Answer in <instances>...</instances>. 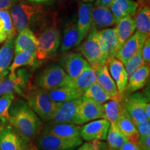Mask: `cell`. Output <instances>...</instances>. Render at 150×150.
Returning <instances> with one entry per match:
<instances>
[{
  "mask_svg": "<svg viewBox=\"0 0 150 150\" xmlns=\"http://www.w3.org/2000/svg\"><path fill=\"white\" fill-rule=\"evenodd\" d=\"M8 122L26 143L35 141L44 125L25 99L20 98L13 101L9 108Z\"/></svg>",
  "mask_w": 150,
  "mask_h": 150,
  "instance_id": "6da1fadb",
  "label": "cell"
},
{
  "mask_svg": "<svg viewBox=\"0 0 150 150\" xmlns=\"http://www.w3.org/2000/svg\"><path fill=\"white\" fill-rule=\"evenodd\" d=\"M8 11L18 32L29 29L38 33L48 24L47 11L42 4L20 0Z\"/></svg>",
  "mask_w": 150,
  "mask_h": 150,
  "instance_id": "7a4b0ae2",
  "label": "cell"
},
{
  "mask_svg": "<svg viewBox=\"0 0 150 150\" xmlns=\"http://www.w3.org/2000/svg\"><path fill=\"white\" fill-rule=\"evenodd\" d=\"M22 97L43 122L52 120L56 110L62 104L54 102L50 98L45 90L34 85L28 86Z\"/></svg>",
  "mask_w": 150,
  "mask_h": 150,
  "instance_id": "3957f363",
  "label": "cell"
},
{
  "mask_svg": "<svg viewBox=\"0 0 150 150\" xmlns=\"http://www.w3.org/2000/svg\"><path fill=\"white\" fill-rule=\"evenodd\" d=\"M36 58L46 61L54 58L61 43L60 30L55 24H47L38 32Z\"/></svg>",
  "mask_w": 150,
  "mask_h": 150,
  "instance_id": "277c9868",
  "label": "cell"
},
{
  "mask_svg": "<svg viewBox=\"0 0 150 150\" xmlns=\"http://www.w3.org/2000/svg\"><path fill=\"white\" fill-rule=\"evenodd\" d=\"M65 85L73 86V79L65 73L61 65L58 64L47 67L34 79V86L46 91Z\"/></svg>",
  "mask_w": 150,
  "mask_h": 150,
  "instance_id": "5b68a950",
  "label": "cell"
},
{
  "mask_svg": "<svg viewBox=\"0 0 150 150\" xmlns=\"http://www.w3.org/2000/svg\"><path fill=\"white\" fill-rule=\"evenodd\" d=\"M86 38L85 40L79 45V53L94 68L106 65V59L102 51L99 30L92 27Z\"/></svg>",
  "mask_w": 150,
  "mask_h": 150,
  "instance_id": "8992f818",
  "label": "cell"
},
{
  "mask_svg": "<svg viewBox=\"0 0 150 150\" xmlns=\"http://www.w3.org/2000/svg\"><path fill=\"white\" fill-rule=\"evenodd\" d=\"M31 73L26 69L18 68L14 72L0 77V96L5 93H17L22 96L24 91L29 86Z\"/></svg>",
  "mask_w": 150,
  "mask_h": 150,
  "instance_id": "52a82bcc",
  "label": "cell"
},
{
  "mask_svg": "<svg viewBox=\"0 0 150 150\" xmlns=\"http://www.w3.org/2000/svg\"><path fill=\"white\" fill-rule=\"evenodd\" d=\"M124 108L130 116L134 124L148 119L146 107L149 104V95L135 92L122 98Z\"/></svg>",
  "mask_w": 150,
  "mask_h": 150,
  "instance_id": "ba28073f",
  "label": "cell"
},
{
  "mask_svg": "<svg viewBox=\"0 0 150 150\" xmlns=\"http://www.w3.org/2000/svg\"><path fill=\"white\" fill-rule=\"evenodd\" d=\"M83 142L82 138H65L42 132L37 138V147L41 150H67L75 149Z\"/></svg>",
  "mask_w": 150,
  "mask_h": 150,
  "instance_id": "9c48e42d",
  "label": "cell"
},
{
  "mask_svg": "<svg viewBox=\"0 0 150 150\" xmlns=\"http://www.w3.org/2000/svg\"><path fill=\"white\" fill-rule=\"evenodd\" d=\"M101 118H105L102 104L82 97L78 106L75 125H80Z\"/></svg>",
  "mask_w": 150,
  "mask_h": 150,
  "instance_id": "30bf717a",
  "label": "cell"
},
{
  "mask_svg": "<svg viewBox=\"0 0 150 150\" xmlns=\"http://www.w3.org/2000/svg\"><path fill=\"white\" fill-rule=\"evenodd\" d=\"M110 125L109 122L105 118L92 120L81 128V138L86 141L105 140Z\"/></svg>",
  "mask_w": 150,
  "mask_h": 150,
  "instance_id": "8fae6325",
  "label": "cell"
},
{
  "mask_svg": "<svg viewBox=\"0 0 150 150\" xmlns=\"http://www.w3.org/2000/svg\"><path fill=\"white\" fill-rule=\"evenodd\" d=\"M106 65L110 76L116 84L120 97L122 98L129 79L125 65L115 56H108Z\"/></svg>",
  "mask_w": 150,
  "mask_h": 150,
  "instance_id": "7c38bea8",
  "label": "cell"
},
{
  "mask_svg": "<svg viewBox=\"0 0 150 150\" xmlns=\"http://www.w3.org/2000/svg\"><path fill=\"white\" fill-rule=\"evenodd\" d=\"M60 65L72 79H75L86 68L91 66L81 54L74 52L63 56L60 61Z\"/></svg>",
  "mask_w": 150,
  "mask_h": 150,
  "instance_id": "4fadbf2b",
  "label": "cell"
},
{
  "mask_svg": "<svg viewBox=\"0 0 150 150\" xmlns=\"http://www.w3.org/2000/svg\"><path fill=\"white\" fill-rule=\"evenodd\" d=\"M26 142L8 123L0 125V149L23 150Z\"/></svg>",
  "mask_w": 150,
  "mask_h": 150,
  "instance_id": "5bb4252c",
  "label": "cell"
},
{
  "mask_svg": "<svg viewBox=\"0 0 150 150\" xmlns=\"http://www.w3.org/2000/svg\"><path fill=\"white\" fill-rule=\"evenodd\" d=\"M149 36V35H148ZM147 35L140 33L136 31L120 49L116 58L120 61L124 65L125 63L142 50L144 42L147 38Z\"/></svg>",
  "mask_w": 150,
  "mask_h": 150,
  "instance_id": "9a60e30c",
  "label": "cell"
},
{
  "mask_svg": "<svg viewBox=\"0 0 150 150\" xmlns=\"http://www.w3.org/2000/svg\"><path fill=\"white\" fill-rule=\"evenodd\" d=\"M43 125L42 131L65 138H80L81 127L71 123H59L50 120Z\"/></svg>",
  "mask_w": 150,
  "mask_h": 150,
  "instance_id": "2e32d148",
  "label": "cell"
},
{
  "mask_svg": "<svg viewBox=\"0 0 150 150\" xmlns=\"http://www.w3.org/2000/svg\"><path fill=\"white\" fill-rule=\"evenodd\" d=\"M100 44L104 58L107 60L108 56L116 57L118 49V40L115 28H106L99 30Z\"/></svg>",
  "mask_w": 150,
  "mask_h": 150,
  "instance_id": "e0dca14e",
  "label": "cell"
},
{
  "mask_svg": "<svg viewBox=\"0 0 150 150\" xmlns=\"http://www.w3.org/2000/svg\"><path fill=\"white\" fill-rule=\"evenodd\" d=\"M91 14L92 27L97 30L110 27L117 23L109 7L93 4Z\"/></svg>",
  "mask_w": 150,
  "mask_h": 150,
  "instance_id": "ac0fdd59",
  "label": "cell"
},
{
  "mask_svg": "<svg viewBox=\"0 0 150 150\" xmlns=\"http://www.w3.org/2000/svg\"><path fill=\"white\" fill-rule=\"evenodd\" d=\"M81 99L63 102L54 113L52 121L59 123L74 124Z\"/></svg>",
  "mask_w": 150,
  "mask_h": 150,
  "instance_id": "d6986e66",
  "label": "cell"
},
{
  "mask_svg": "<svg viewBox=\"0 0 150 150\" xmlns=\"http://www.w3.org/2000/svg\"><path fill=\"white\" fill-rule=\"evenodd\" d=\"M93 6V4L92 3H81L79 6L76 25L81 42L92 28L91 13Z\"/></svg>",
  "mask_w": 150,
  "mask_h": 150,
  "instance_id": "ffe728a7",
  "label": "cell"
},
{
  "mask_svg": "<svg viewBox=\"0 0 150 150\" xmlns=\"http://www.w3.org/2000/svg\"><path fill=\"white\" fill-rule=\"evenodd\" d=\"M24 50H28L36 54V35L33 31L29 29H25L19 31L18 36L15 39L14 54H17Z\"/></svg>",
  "mask_w": 150,
  "mask_h": 150,
  "instance_id": "44dd1931",
  "label": "cell"
},
{
  "mask_svg": "<svg viewBox=\"0 0 150 150\" xmlns=\"http://www.w3.org/2000/svg\"><path fill=\"white\" fill-rule=\"evenodd\" d=\"M149 65L144 64L138 70H137L128 79V83L124 96L130 95L144 88L149 79Z\"/></svg>",
  "mask_w": 150,
  "mask_h": 150,
  "instance_id": "7402d4cb",
  "label": "cell"
},
{
  "mask_svg": "<svg viewBox=\"0 0 150 150\" xmlns=\"http://www.w3.org/2000/svg\"><path fill=\"white\" fill-rule=\"evenodd\" d=\"M50 98L56 102H65L79 99L83 96V93L74 86L65 85L54 89L46 91Z\"/></svg>",
  "mask_w": 150,
  "mask_h": 150,
  "instance_id": "603a6c76",
  "label": "cell"
},
{
  "mask_svg": "<svg viewBox=\"0 0 150 150\" xmlns=\"http://www.w3.org/2000/svg\"><path fill=\"white\" fill-rule=\"evenodd\" d=\"M147 1H139L134 16L137 31L147 36L150 32V7Z\"/></svg>",
  "mask_w": 150,
  "mask_h": 150,
  "instance_id": "cb8c5ba5",
  "label": "cell"
},
{
  "mask_svg": "<svg viewBox=\"0 0 150 150\" xmlns=\"http://www.w3.org/2000/svg\"><path fill=\"white\" fill-rule=\"evenodd\" d=\"M115 127L120 131L122 134L126 136L128 141L138 144V140L140 138L139 134L134 122L124 106Z\"/></svg>",
  "mask_w": 150,
  "mask_h": 150,
  "instance_id": "d4e9b609",
  "label": "cell"
},
{
  "mask_svg": "<svg viewBox=\"0 0 150 150\" xmlns=\"http://www.w3.org/2000/svg\"><path fill=\"white\" fill-rule=\"evenodd\" d=\"M81 43L79 33L76 20H72L65 24L61 45V52H65Z\"/></svg>",
  "mask_w": 150,
  "mask_h": 150,
  "instance_id": "484cf974",
  "label": "cell"
},
{
  "mask_svg": "<svg viewBox=\"0 0 150 150\" xmlns=\"http://www.w3.org/2000/svg\"><path fill=\"white\" fill-rule=\"evenodd\" d=\"M137 8L138 3L134 0H114L109 6L116 22L126 17H134Z\"/></svg>",
  "mask_w": 150,
  "mask_h": 150,
  "instance_id": "4316f807",
  "label": "cell"
},
{
  "mask_svg": "<svg viewBox=\"0 0 150 150\" xmlns=\"http://www.w3.org/2000/svg\"><path fill=\"white\" fill-rule=\"evenodd\" d=\"M95 70L97 73V83L110 95L112 99L120 97L116 84L110 76L106 65L97 67Z\"/></svg>",
  "mask_w": 150,
  "mask_h": 150,
  "instance_id": "83f0119b",
  "label": "cell"
},
{
  "mask_svg": "<svg viewBox=\"0 0 150 150\" xmlns=\"http://www.w3.org/2000/svg\"><path fill=\"white\" fill-rule=\"evenodd\" d=\"M15 38L8 39L4 42L0 49V77L9 73V67L14 56Z\"/></svg>",
  "mask_w": 150,
  "mask_h": 150,
  "instance_id": "f1b7e54d",
  "label": "cell"
},
{
  "mask_svg": "<svg viewBox=\"0 0 150 150\" xmlns=\"http://www.w3.org/2000/svg\"><path fill=\"white\" fill-rule=\"evenodd\" d=\"M116 24L115 29L117 35L118 49L120 50L124 43L135 33L136 28L134 17L131 16L121 19Z\"/></svg>",
  "mask_w": 150,
  "mask_h": 150,
  "instance_id": "f546056e",
  "label": "cell"
},
{
  "mask_svg": "<svg viewBox=\"0 0 150 150\" xmlns=\"http://www.w3.org/2000/svg\"><path fill=\"white\" fill-rule=\"evenodd\" d=\"M105 119L109 122L110 125L116 126L117 120L123 109L122 98H113L102 104Z\"/></svg>",
  "mask_w": 150,
  "mask_h": 150,
  "instance_id": "4dcf8cb0",
  "label": "cell"
},
{
  "mask_svg": "<svg viewBox=\"0 0 150 150\" xmlns=\"http://www.w3.org/2000/svg\"><path fill=\"white\" fill-rule=\"evenodd\" d=\"M16 32L9 11H0V44L15 38Z\"/></svg>",
  "mask_w": 150,
  "mask_h": 150,
  "instance_id": "1f68e13d",
  "label": "cell"
},
{
  "mask_svg": "<svg viewBox=\"0 0 150 150\" xmlns=\"http://www.w3.org/2000/svg\"><path fill=\"white\" fill-rule=\"evenodd\" d=\"M38 61V60L37 59L35 54L28 50L21 51L15 54L13 61L9 67V72H14L17 69L24 66H36Z\"/></svg>",
  "mask_w": 150,
  "mask_h": 150,
  "instance_id": "d6a6232c",
  "label": "cell"
},
{
  "mask_svg": "<svg viewBox=\"0 0 150 150\" xmlns=\"http://www.w3.org/2000/svg\"><path fill=\"white\" fill-rule=\"evenodd\" d=\"M97 73L94 67L89 66L79 75L75 79H73V86L83 93L88 88L96 82Z\"/></svg>",
  "mask_w": 150,
  "mask_h": 150,
  "instance_id": "836d02e7",
  "label": "cell"
},
{
  "mask_svg": "<svg viewBox=\"0 0 150 150\" xmlns=\"http://www.w3.org/2000/svg\"><path fill=\"white\" fill-rule=\"evenodd\" d=\"M84 98L91 99L93 102L103 104L112 98L104 89L99 85L97 82L88 88L83 92V96Z\"/></svg>",
  "mask_w": 150,
  "mask_h": 150,
  "instance_id": "e575fe53",
  "label": "cell"
},
{
  "mask_svg": "<svg viewBox=\"0 0 150 150\" xmlns=\"http://www.w3.org/2000/svg\"><path fill=\"white\" fill-rule=\"evenodd\" d=\"M106 140L108 147L114 150H119L123 144L128 141L125 135L114 125H110Z\"/></svg>",
  "mask_w": 150,
  "mask_h": 150,
  "instance_id": "d590c367",
  "label": "cell"
},
{
  "mask_svg": "<svg viewBox=\"0 0 150 150\" xmlns=\"http://www.w3.org/2000/svg\"><path fill=\"white\" fill-rule=\"evenodd\" d=\"M15 99V93H5L0 96V122L4 124L8 123L9 108Z\"/></svg>",
  "mask_w": 150,
  "mask_h": 150,
  "instance_id": "8d00e7d4",
  "label": "cell"
},
{
  "mask_svg": "<svg viewBox=\"0 0 150 150\" xmlns=\"http://www.w3.org/2000/svg\"><path fill=\"white\" fill-rule=\"evenodd\" d=\"M145 63H144L141 50H140L139 52H138L134 56L130 58L125 63V64L124 65H125V70L127 71V75H128V79L130 78L131 75L134 74L137 70H138Z\"/></svg>",
  "mask_w": 150,
  "mask_h": 150,
  "instance_id": "74e56055",
  "label": "cell"
},
{
  "mask_svg": "<svg viewBox=\"0 0 150 150\" xmlns=\"http://www.w3.org/2000/svg\"><path fill=\"white\" fill-rule=\"evenodd\" d=\"M108 145L104 140H93L82 144L77 150H107Z\"/></svg>",
  "mask_w": 150,
  "mask_h": 150,
  "instance_id": "f35d334b",
  "label": "cell"
},
{
  "mask_svg": "<svg viewBox=\"0 0 150 150\" xmlns=\"http://www.w3.org/2000/svg\"><path fill=\"white\" fill-rule=\"evenodd\" d=\"M150 120L138 122L135 124L140 138L150 136Z\"/></svg>",
  "mask_w": 150,
  "mask_h": 150,
  "instance_id": "ab89813d",
  "label": "cell"
},
{
  "mask_svg": "<svg viewBox=\"0 0 150 150\" xmlns=\"http://www.w3.org/2000/svg\"><path fill=\"white\" fill-rule=\"evenodd\" d=\"M141 53L145 64L149 65L150 63V38L149 35L147 36L144 42L141 50Z\"/></svg>",
  "mask_w": 150,
  "mask_h": 150,
  "instance_id": "60d3db41",
  "label": "cell"
},
{
  "mask_svg": "<svg viewBox=\"0 0 150 150\" xmlns=\"http://www.w3.org/2000/svg\"><path fill=\"white\" fill-rule=\"evenodd\" d=\"M138 145L140 150H150V136L140 138Z\"/></svg>",
  "mask_w": 150,
  "mask_h": 150,
  "instance_id": "b9f144b4",
  "label": "cell"
},
{
  "mask_svg": "<svg viewBox=\"0 0 150 150\" xmlns=\"http://www.w3.org/2000/svg\"><path fill=\"white\" fill-rule=\"evenodd\" d=\"M20 0H0V11L9 10Z\"/></svg>",
  "mask_w": 150,
  "mask_h": 150,
  "instance_id": "7bdbcfd3",
  "label": "cell"
},
{
  "mask_svg": "<svg viewBox=\"0 0 150 150\" xmlns=\"http://www.w3.org/2000/svg\"><path fill=\"white\" fill-rule=\"evenodd\" d=\"M119 150H140L138 144L127 141L123 144Z\"/></svg>",
  "mask_w": 150,
  "mask_h": 150,
  "instance_id": "ee69618b",
  "label": "cell"
},
{
  "mask_svg": "<svg viewBox=\"0 0 150 150\" xmlns=\"http://www.w3.org/2000/svg\"><path fill=\"white\" fill-rule=\"evenodd\" d=\"M38 147L36 145V142L35 141L28 142L24 146L23 150H38Z\"/></svg>",
  "mask_w": 150,
  "mask_h": 150,
  "instance_id": "f6af8a7d",
  "label": "cell"
},
{
  "mask_svg": "<svg viewBox=\"0 0 150 150\" xmlns=\"http://www.w3.org/2000/svg\"><path fill=\"white\" fill-rule=\"evenodd\" d=\"M113 1L114 0H97V1H95V4L103 6L109 7L110 4H111Z\"/></svg>",
  "mask_w": 150,
  "mask_h": 150,
  "instance_id": "bcb514c9",
  "label": "cell"
},
{
  "mask_svg": "<svg viewBox=\"0 0 150 150\" xmlns=\"http://www.w3.org/2000/svg\"><path fill=\"white\" fill-rule=\"evenodd\" d=\"M27 1L29 2L39 4H44L52 3L54 0H27Z\"/></svg>",
  "mask_w": 150,
  "mask_h": 150,
  "instance_id": "7dc6e473",
  "label": "cell"
},
{
  "mask_svg": "<svg viewBox=\"0 0 150 150\" xmlns=\"http://www.w3.org/2000/svg\"><path fill=\"white\" fill-rule=\"evenodd\" d=\"M81 3H93L95 0H79Z\"/></svg>",
  "mask_w": 150,
  "mask_h": 150,
  "instance_id": "c3c4849f",
  "label": "cell"
},
{
  "mask_svg": "<svg viewBox=\"0 0 150 150\" xmlns=\"http://www.w3.org/2000/svg\"><path fill=\"white\" fill-rule=\"evenodd\" d=\"M107 150H114V149H110V148L108 147V148H107Z\"/></svg>",
  "mask_w": 150,
  "mask_h": 150,
  "instance_id": "681fc988",
  "label": "cell"
},
{
  "mask_svg": "<svg viewBox=\"0 0 150 150\" xmlns=\"http://www.w3.org/2000/svg\"><path fill=\"white\" fill-rule=\"evenodd\" d=\"M74 149H67V150H74Z\"/></svg>",
  "mask_w": 150,
  "mask_h": 150,
  "instance_id": "f907efd6",
  "label": "cell"
}]
</instances>
